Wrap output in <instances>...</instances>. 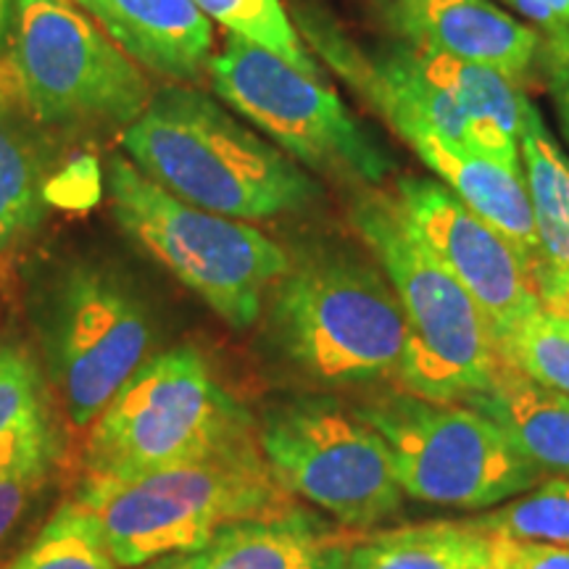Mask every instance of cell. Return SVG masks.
I'll list each match as a JSON object with an SVG mask.
<instances>
[{
  "label": "cell",
  "instance_id": "6da1fadb",
  "mask_svg": "<svg viewBox=\"0 0 569 569\" xmlns=\"http://www.w3.org/2000/svg\"><path fill=\"white\" fill-rule=\"evenodd\" d=\"M124 151L167 193L240 222L301 211L319 196L288 153L184 84L153 92L124 130Z\"/></svg>",
  "mask_w": 569,
  "mask_h": 569
},
{
  "label": "cell",
  "instance_id": "7a4b0ae2",
  "mask_svg": "<svg viewBox=\"0 0 569 569\" xmlns=\"http://www.w3.org/2000/svg\"><path fill=\"white\" fill-rule=\"evenodd\" d=\"M74 501L124 569L203 549L240 519L293 509L290 493L267 467L259 438L132 480L82 478Z\"/></svg>",
  "mask_w": 569,
  "mask_h": 569
},
{
  "label": "cell",
  "instance_id": "3957f363",
  "mask_svg": "<svg viewBox=\"0 0 569 569\" xmlns=\"http://www.w3.org/2000/svg\"><path fill=\"white\" fill-rule=\"evenodd\" d=\"M351 222L380 259L407 325L398 367L403 393L425 401H467L490 388L503 365L493 327L427 248L393 196L361 193Z\"/></svg>",
  "mask_w": 569,
  "mask_h": 569
},
{
  "label": "cell",
  "instance_id": "277c9868",
  "mask_svg": "<svg viewBox=\"0 0 569 569\" xmlns=\"http://www.w3.org/2000/svg\"><path fill=\"white\" fill-rule=\"evenodd\" d=\"M256 438L251 415L213 380L203 353L177 346L142 361L92 419L84 480H132Z\"/></svg>",
  "mask_w": 569,
  "mask_h": 569
},
{
  "label": "cell",
  "instance_id": "5b68a950",
  "mask_svg": "<svg viewBox=\"0 0 569 569\" xmlns=\"http://www.w3.org/2000/svg\"><path fill=\"white\" fill-rule=\"evenodd\" d=\"M269 336L309 380L359 388L398 375L407 325L388 277L353 256L322 253L277 280Z\"/></svg>",
  "mask_w": 569,
  "mask_h": 569
},
{
  "label": "cell",
  "instance_id": "8992f818",
  "mask_svg": "<svg viewBox=\"0 0 569 569\" xmlns=\"http://www.w3.org/2000/svg\"><path fill=\"white\" fill-rule=\"evenodd\" d=\"M109 196L119 227L230 327H251L288 272V256L264 232L180 201L122 156L109 161Z\"/></svg>",
  "mask_w": 569,
  "mask_h": 569
},
{
  "label": "cell",
  "instance_id": "52a82bcc",
  "mask_svg": "<svg viewBox=\"0 0 569 569\" xmlns=\"http://www.w3.org/2000/svg\"><path fill=\"white\" fill-rule=\"evenodd\" d=\"M9 71L42 124H127L153 98L146 71L74 0H13Z\"/></svg>",
  "mask_w": 569,
  "mask_h": 569
},
{
  "label": "cell",
  "instance_id": "ba28073f",
  "mask_svg": "<svg viewBox=\"0 0 569 569\" xmlns=\"http://www.w3.org/2000/svg\"><path fill=\"white\" fill-rule=\"evenodd\" d=\"M393 457L401 490L417 501L486 509L540 480V467L511 446L498 425L472 407L401 393L361 407Z\"/></svg>",
  "mask_w": 569,
  "mask_h": 569
},
{
  "label": "cell",
  "instance_id": "9c48e42d",
  "mask_svg": "<svg viewBox=\"0 0 569 569\" xmlns=\"http://www.w3.org/2000/svg\"><path fill=\"white\" fill-rule=\"evenodd\" d=\"M259 448L290 496L348 528H372L401 509L393 457L380 432L332 398H293L267 411Z\"/></svg>",
  "mask_w": 569,
  "mask_h": 569
},
{
  "label": "cell",
  "instance_id": "30bf717a",
  "mask_svg": "<svg viewBox=\"0 0 569 569\" xmlns=\"http://www.w3.org/2000/svg\"><path fill=\"white\" fill-rule=\"evenodd\" d=\"M211 88L296 161L351 182H382L390 156L361 130L343 101L317 77L230 34L209 61Z\"/></svg>",
  "mask_w": 569,
  "mask_h": 569
},
{
  "label": "cell",
  "instance_id": "8fae6325",
  "mask_svg": "<svg viewBox=\"0 0 569 569\" xmlns=\"http://www.w3.org/2000/svg\"><path fill=\"white\" fill-rule=\"evenodd\" d=\"M151 340V315L122 277L96 264L61 274L48 303L46 346L71 425H92L146 361Z\"/></svg>",
  "mask_w": 569,
  "mask_h": 569
},
{
  "label": "cell",
  "instance_id": "7c38bea8",
  "mask_svg": "<svg viewBox=\"0 0 569 569\" xmlns=\"http://www.w3.org/2000/svg\"><path fill=\"white\" fill-rule=\"evenodd\" d=\"M393 198L427 248L480 306L498 346L543 309L515 248L451 190L425 177H403Z\"/></svg>",
  "mask_w": 569,
  "mask_h": 569
},
{
  "label": "cell",
  "instance_id": "4fadbf2b",
  "mask_svg": "<svg viewBox=\"0 0 569 569\" xmlns=\"http://www.w3.org/2000/svg\"><path fill=\"white\" fill-rule=\"evenodd\" d=\"M356 538L301 509L240 519L203 549L153 561L151 569H346Z\"/></svg>",
  "mask_w": 569,
  "mask_h": 569
},
{
  "label": "cell",
  "instance_id": "5bb4252c",
  "mask_svg": "<svg viewBox=\"0 0 569 569\" xmlns=\"http://www.w3.org/2000/svg\"><path fill=\"white\" fill-rule=\"evenodd\" d=\"M411 46H430L517 80L540 51L538 32L490 0H393Z\"/></svg>",
  "mask_w": 569,
  "mask_h": 569
},
{
  "label": "cell",
  "instance_id": "9a60e30c",
  "mask_svg": "<svg viewBox=\"0 0 569 569\" xmlns=\"http://www.w3.org/2000/svg\"><path fill=\"white\" fill-rule=\"evenodd\" d=\"M140 67L177 82L209 71L211 21L193 0H74Z\"/></svg>",
  "mask_w": 569,
  "mask_h": 569
},
{
  "label": "cell",
  "instance_id": "2e32d148",
  "mask_svg": "<svg viewBox=\"0 0 569 569\" xmlns=\"http://www.w3.org/2000/svg\"><path fill=\"white\" fill-rule=\"evenodd\" d=\"M519 148L528 167V193L540 243L538 301L549 315L569 319V161L530 101L522 109Z\"/></svg>",
  "mask_w": 569,
  "mask_h": 569
},
{
  "label": "cell",
  "instance_id": "e0dca14e",
  "mask_svg": "<svg viewBox=\"0 0 569 569\" xmlns=\"http://www.w3.org/2000/svg\"><path fill=\"white\" fill-rule=\"evenodd\" d=\"M422 156L432 172L451 184V193L465 201L480 219L493 227L507 243L515 248L532 284L540 267V243L532 217V203L522 172L503 167V163L482 159L446 146L436 138H417L409 142Z\"/></svg>",
  "mask_w": 569,
  "mask_h": 569
},
{
  "label": "cell",
  "instance_id": "ac0fdd59",
  "mask_svg": "<svg viewBox=\"0 0 569 569\" xmlns=\"http://www.w3.org/2000/svg\"><path fill=\"white\" fill-rule=\"evenodd\" d=\"M409 56L427 80L446 90L467 113V119L478 130L482 159L522 172L519 169V124H522V109L528 98L517 90V84L501 71L461 61L430 46H411Z\"/></svg>",
  "mask_w": 569,
  "mask_h": 569
},
{
  "label": "cell",
  "instance_id": "d6986e66",
  "mask_svg": "<svg viewBox=\"0 0 569 569\" xmlns=\"http://www.w3.org/2000/svg\"><path fill=\"white\" fill-rule=\"evenodd\" d=\"M465 403L501 427L532 465L569 475V396L538 386L503 359L490 388Z\"/></svg>",
  "mask_w": 569,
  "mask_h": 569
},
{
  "label": "cell",
  "instance_id": "ffe728a7",
  "mask_svg": "<svg viewBox=\"0 0 569 569\" xmlns=\"http://www.w3.org/2000/svg\"><path fill=\"white\" fill-rule=\"evenodd\" d=\"M346 569H490V536L469 522H432L356 540Z\"/></svg>",
  "mask_w": 569,
  "mask_h": 569
},
{
  "label": "cell",
  "instance_id": "44dd1931",
  "mask_svg": "<svg viewBox=\"0 0 569 569\" xmlns=\"http://www.w3.org/2000/svg\"><path fill=\"white\" fill-rule=\"evenodd\" d=\"M46 177L40 140L0 113V274L13 267L46 217Z\"/></svg>",
  "mask_w": 569,
  "mask_h": 569
},
{
  "label": "cell",
  "instance_id": "7402d4cb",
  "mask_svg": "<svg viewBox=\"0 0 569 569\" xmlns=\"http://www.w3.org/2000/svg\"><path fill=\"white\" fill-rule=\"evenodd\" d=\"M48 390L24 346L0 343V467L56 453Z\"/></svg>",
  "mask_w": 569,
  "mask_h": 569
},
{
  "label": "cell",
  "instance_id": "603a6c76",
  "mask_svg": "<svg viewBox=\"0 0 569 569\" xmlns=\"http://www.w3.org/2000/svg\"><path fill=\"white\" fill-rule=\"evenodd\" d=\"M0 569H122L111 559L109 549L98 536L92 519L84 515L80 503L71 498L53 517L24 551L17 553Z\"/></svg>",
  "mask_w": 569,
  "mask_h": 569
},
{
  "label": "cell",
  "instance_id": "cb8c5ba5",
  "mask_svg": "<svg viewBox=\"0 0 569 569\" xmlns=\"http://www.w3.org/2000/svg\"><path fill=\"white\" fill-rule=\"evenodd\" d=\"M209 21H219L234 38H243L264 51L293 63L303 74L317 77V63L306 53L280 0H193Z\"/></svg>",
  "mask_w": 569,
  "mask_h": 569
},
{
  "label": "cell",
  "instance_id": "d4e9b609",
  "mask_svg": "<svg viewBox=\"0 0 569 569\" xmlns=\"http://www.w3.org/2000/svg\"><path fill=\"white\" fill-rule=\"evenodd\" d=\"M469 525L486 536L569 546V480L553 478L532 493L511 501L509 507L472 519Z\"/></svg>",
  "mask_w": 569,
  "mask_h": 569
},
{
  "label": "cell",
  "instance_id": "484cf974",
  "mask_svg": "<svg viewBox=\"0 0 569 569\" xmlns=\"http://www.w3.org/2000/svg\"><path fill=\"white\" fill-rule=\"evenodd\" d=\"M501 356L538 386L569 396V319L540 309L501 346Z\"/></svg>",
  "mask_w": 569,
  "mask_h": 569
},
{
  "label": "cell",
  "instance_id": "4316f807",
  "mask_svg": "<svg viewBox=\"0 0 569 569\" xmlns=\"http://www.w3.org/2000/svg\"><path fill=\"white\" fill-rule=\"evenodd\" d=\"M56 453L19 459L13 465L0 467V543L19 522L38 490L48 482Z\"/></svg>",
  "mask_w": 569,
  "mask_h": 569
},
{
  "label": "cell",
  "instance_id": "83f0119b",
  "mask_svg": "<svg viewBox=\"0 0 569 569\" xmlns=\"http://www.w3.org/2000/svg\"><path fill=\"white\" fill-rule=\"evenodd\" d=\"M490 569H569V546L490 536Z\"/></svg>",
  "mask_w": 569,
  "mask_h": 569
},
{
  "label": "cell",
  "instance_id": "f1b7e54d",
  "mask_svg": "<svg viewBox=\"0 0 569 569\" xmlns=\"http://www.w3.org/2000/svg\"><path fill=\"white\" fill-rule=\"evenodd\" d=\"M540 53H543V69L546 80H549L553 109H557L561 132L569 142V27L551 30Z\"/></svg>",
  "mask_w": 569,
  "mask_h": 569
},
{
  "label": "cell",
  "instance_id": "f546056e",
  "mask_svg": "<svg viewBox=\"0 0 569 569\" xmlns=\"http://www.w3.org/2000/svg\"><path fill=\"white\" fill-rule=\"evenodd\" d=\"M13 96H17V90H13L9 61L0 56V113H9V103H11Z\"/></svg>",
  "mask_w": 569,
  "mask_h": 569
},
{
  "label": "cell",
  "instance_id": "4dcf8cb0",
  "mask_svg": "<svg viewBox=\"0 0 569 569\" xmlns=\"http://www.w3.org/2000/svg\"><path fill=\"white\" fill-rule=\"evenodd\" d=\"M13 17V0H0V56H3V42L9 40Z\"/></svg>",
  "mask_w": 569,
  "mask_h": 569
}]
</instances>
